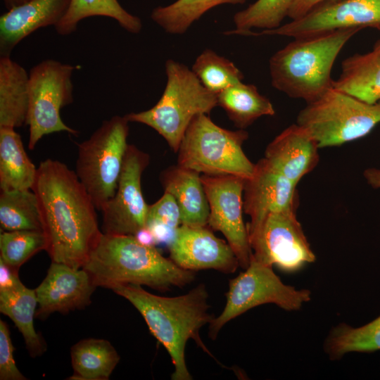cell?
Listing matches in <instances>:
<instances>
[{"label":"cell","mask_w":380,"mask_h":380,"mask_svg":"<svg viewBox=\"0 0 380 380\" xmlns=\"http://www.w3.org/2000/svg\"><path fill=\"white\" fill-rule=\"evenodd\" d=\"M32 189L38 200L45 251L53 262L82 268L103 233L90 195L75 172L52 159L40 163Z\"/></svg>","instance_id":"6da1fadb"},{"label":"cell","mask_w":380,"mask_h":380,"mask_svg":"<svg viewBox=\"0 0 380 380\" xmlns=\"http://www.w3.org/2000/svg\"><path fill=\"white\" fill-rule=\"evenodd\" d=\"M112 290L139 312L150 332L165 347L175 367L172 380L193 379L185 360L188 340L193 339L213 357L199 334L201 329L215 318L209 312V296L204 284L175 297L154 295L134 284L119 285Z\"/></svg>","instance_id":"7a4b0ae2"},{"label":"cell","mask_w":380,"mask_h":380,"mask_svg":"<svg viewBox=\"0 0 380 380\" xmlns=\"http://www.w3.org/2000/svg\"><path fill=\"white\" fill-rule=\"evenodd\" d=\"M94 285L113 288L119 285H145L158 291L182 288L196 274L177 266L155 248L139 242L133 235L102 233L99 242L82 267Z\"/></svg>","instance_id":"3957f363"},{"label":"cell","mask_w":380,"mask_h":380,"mask_svg":"<svg viewBox=\"0 0 380 380\" xmlns=\"http://www.w3.org/2000/svg\"><path fill=\"white\" fill-rule=\"evenodd\" d=\"M360 30H338L294 38L270 58L272 85L306 103L317 99L333 87L334 63L347 42Z\"/></svg>","instance_id":"277c9868"},{"label":"cell","mask_w":380,"mask_h":380,"mask_svg":"<svg viewBox=\"0 0 380 380\" xmlns=\"http://www.w3.org/2000/svg\"><path fill=\"white\" fill-rule=\"evenodd\" d=\"M165 66L167 82L159 101L148 110L125 117L151 127L177 152L192 120L217 106V94L208 90L186 65L168 59Z\"/></svg>","instance_id":"5b68a950"},{"label":"cell","mask_w":380,"mask_h":380,"mask_svg":"<svg viewBox=\"0 0 380 380\" xmlns=\"http://www.w3.org/2000/svg\"><path fill=\"white\" fill-rule=\"evenodd\" d=\"M245 129L228 130L215 124L207 114L196 116L181 141L177 165L207 175L250 178L255 164L244 153Z\"/></svg>","instance_id":"8992f818"},{"label":"cell","mask_w":380,"mask_h":380,"mask_svg":"<svg viewBox=\"0 0 380 380\" xmlns=\"http://www.w3.org/2000/svg\"><path fill=\"white\" fill-rule=\"evenodd\" d=\"M319 148L340 146L367 135L380 123V101L368 103L333 87L298 113Z\"/></svg>","instance_id":"52a82bcc"},{"label":"cell","mask_w":380,"mask_h":380,"mask_svg":"<svg viewBox=\"0 0 380 380\" xmlns=\"http://www.w3.org/2000/svg\"><path fill=\"white\" fill-rule=\"evenodd\" d=\"M129 121L115 115L78 144L75 173L96 209L115 195L128 146Z\"/></svg>","instance_id":"ba28073f"},{"label":"cell","mask_w":380,"mask_h":380,"mask_svg":"<svg viewBox=\"0 0 380 380\" xmlns=\"http://www.w3.org/2000/svg\"><path fill=\"white\" fill-rule=\"evenodd\" d=\"M226 298L222 312L209 324L208 335L212 340L227 322L255 307L272 303L284 310H298L310 300L311 292L285 284L272 266L251 255L244 271L229 280Z\"/></svg>","instance_id":"9c48e42d"},{"label":"cell","mask_w":380,"mask_h":380,"mask_svg":"<svg viewBox=\"0 0 380 380\" xmlns=\"http://www.w3.org/2000/svg\"><path fill=\"white\" fill-rule=\"evenodd\" d=\"M75 67L53 59L33 66L29 73L30 101L26 125H29L28 148H34L45 135L78 132L65 125L61 118L62 108L73 101L72 75Z\"/></svg>","instance_id":"30bf717a"},{"label":"cell","mask_w":380,"mask_h":380,"mask_svg":"<svg viewBox=\"0 0 380 380\" xmlns=\"http://www.w3.org/2000/svg\"><path fill=\"white\" fill-rule=\"evenodd\" d=\"M248 234L252 257L265 265L292 272L315 261L296 210L272 213Z\"/></svg>","instance_id":"8fae6325"},{"label":"cell","mask_w":380,"mask_h":380,"mask_svg":"<svg viewBox=\"0 0 380 380\" xmlns=\"http://www.w3.org/2000/svg\"><path fill=\"white\" fill-rule=\"evenodd\" d=\"M208 198V226L223 234L243 270L250 264L252 250L243 219L245 179L234 175H201Z\"/></svg>","instance_id":"7c38bea8"},{"label":"cell","mask_w":380,"mask_h":380,"mask_svg":"<svg viewBox=\"0 0 380 380\" xmlns=\"http://www.w3.org/2000/svg\"><path fill=\"white\" fill-rule=\"evenodd\" d=\"M149 156L128 144L115 195L103 206V233L133 235L146 227L149 205L141 186V175Z\"/></svg>","instance_id":"4fadbf2b"},{"label":"cell","mask_w":380,"mask_h":380,"mask_svg":"<svg viewBox=\"0 0 380 380\" xmlns=\"http://www.w3.org/2000/svg\"><path fill=\"white\" fill-rule=\"evenodd\" d=\"M367 27L380 29V0H338L319 5L303 16L272 30L245 36L280 35L293 38Z\"/></svg>","instance_id":"5bb4252c"},{"label":"cell","mask_w":380,"mask_h":380,"mask_svg":"<svg viewBox=\"0 0 380 380\" xmlns=\"http://www.w3.org/2000/svg\"><path fill=\"white\" fill-rule=\"evenodd\" d=\"M297 184L263 158L255 164L252 176L245 179L243 211L251 218L248 234L255 229L272 213L297 210Z\"/></svg>","instance_id":"9a60e30c"},{"label":"cell","mask_w":380,"mask_h":380,"mask_svg":"<svg viewBox=\"0 0 380 380\" xmlns=\"http://www.w3.org/2000/svg\"><path fill=\"white\" fill-rule=\"evenodd\" d=\"M170 258L179 267L190 270H215L234 273L239 266L231 246L217 238L207 226L181 224L167 246Z\"/></svg>","instance_id":"2e32d148"},{"label":"cell","mask_w":380,"mask_h":380,"mask_svg":"<svg viewBox=\"0 0 380 380\" xmlns=\"http://www.w3.org/2000/svg\"><path fill=\"white\" fill-rule=\"evenodd\" d=\"M89 274L63 263L51 262L46 277L34 289L37 309L35 317L82 309L89 305L96 289Z\"/></svg>","instance_id":"e0dca14e"},{"label":"cell","mask_w":380,"mask_h":380,"mask_svg":"<svg viewBox=\"0 0 380 380\" xmlns=\"http://www.w3.org/2000/svg\"><path fill=\"white\" fill-rule=\"evenodd\" d=\"M71 0H30L0 17V56H10L23 39L35 30L54 27L68 11Z\"/></svg>","instance_id":"ac0fdd59"},{"label":"cell","mask_w":380,"mask_h":380,"mask_svg":"<svg viewBox=\"0 0 380 380\" xmlns=\"http://www.w3.org/2000/svg\"><path fill=\"white\" fill-rule=\"evenodd\" d=\"M319 148L310 132L296 123L284 129L267 145L265 158L298 184L317 165Z\"/></svg>","instance_id":"d6986e66"},{"label":"cell","mask_w":380,"mask_h":380,"mask_svg":"<svg viewBox=\"0 0 380 380\" xmlns=\"http://www.w3.org/2000/svg\"><path fill=\"white\" fill-rule=\"evenodd\" d=\"M160 181L179 206L182 224L208 225L210 208L199 172L177 165L165 170Z\"/></svg>","instance_id":"ffe728a7"},{"label":"cell","mask_w":380,"mask_h":380,"mask_svg":"<svg viewBox=\"0 0 380 380\" xmlns=\"http://www.w3.org/2000/svg\"><path fill=\"white\" fill-rule=\"evenodd\" d=\"M333 87L368 103L380 101V39L365 53H355L341 63Z\"/></svg>","instance_id":"44dd1931"},{"label":"cell","mask_w":380,"mask_h":380,"mask_svg":"<svg viewBox=\"0 0 380 380\" xmlns=\"http://www.w3.org/2000/svg\"><path fill=\"white\" fill-rule=\"evenodd\" d=\"M29 101V74L10 56H0V127L26 125Z\"/></svg>","instance_id":"7402d4cb"},{"label":"cell","mask_w":380,"mask_h":380,"mask_svg":"<svg viewBox=\"0 0 380 380\" xmlns=\"http://www.w3.org/2000/svg\"><path fill=\"white\" fill-rule=\"evenodd\" d=\"M37 306L34 289L26 287L21 281L13 288L0 290V312L15 324L33 357L42 355L46 350L45 341L34 327Z\"/></svg>","instance_id":"603a6c76"},{"label":"cell","mask_w":380,"mask_h":380,"mask_svg":"<svg viewBox=\"0 0 380 380\" xmlns=\"http://www.w3.org/2000/svg\"><path fill=\"white\" fill-rule=\"evenodd\" d=\"M37 172L15 129L0 127L1 191L32 189Z\"/></svg>","instance_id":"cb8c5ba5"},{"label":"cell","mask_w":380,"mask_h":380,"mask_svg":"<svg viewBox=\"0 0 380 380\" xmlns=\"http://www.w3.org/2000/svg\"><path fill=\"white\" fill-rule=\"evenodd\" d=\"M70 357L75 380H107L120 359L108 341L94 338L73 345Z\"/></svg>","instance_id":"d4e9b609"},{"label":"cell","mask_w":380,"mask_h":380,"mask_svg":"<svg viewBox=\"0 0 380 380\" xmlns=\"http://www.w3.org/2000/svg\"><path fill=\"white\" fill-rule=\"evenodd\" d=\"M217 106L225 110L234 125L241 129H245L260 117L275 114L271 101L255 85L243 82L217 94Z\"/></svg>","instance_id":"484cf974"},{"label":"cell","mask_w":380,"mask_h":380,"mask_svg":"<svg viewBox=\"0 0 380 380\" xmlns=\"http://www.w3.org/2000/svg\"><path fill=\"white\" fill-rule=\"evenodd\" d=\"M91 16H105L118 21L126 31L137 34L142 28L141 19L127 12L118 0H71L67 13L55 26L58 34L74 32L82 20Z\"/></svg>","instance_id":"4316f807"},{"label":"cell","mask_w":380,"mask_h":380,"mask_svg":"<svg viewBox=\"0 0 380 380\" xmlns=\"http://www.w3.org/2000/svg\"><path fill=\"white\" fill-rule=\"evenodd\" d=\"M324 349L332 360H339L349 353L380 350V315L358 327L345 323L338 324L326 338Z\"/></svg>","instance_id":"83f0119b"},{"label":"cell","mask_w":380,"mask_h":380,"mask_svg":"<svg viewBox=\"0 0 380 380\" xmlns=\"http://www.w3.org/2000/svg\"><path fill=\"white\" fill-rule=\"evenodd\" d=\"M1 231H42L37 197L32 189L1 191Z\"/></svg>","instance_id":"f1b7e54d"},{"label":"cell","mask_w":380,"mask_h":380,"mask_svg":"<svg viewBox=\"0 0 380 380\" xmlns=\"http://www.w3.org/2000/svg\"><path fill=\"white\" fill-rule=\"evenodd\" d=\"M246 0H177L153 8L152 20L172 34L185 33L206 12L222 4H243Z\"/></svg>","instance_id":"f546056e"},{"label":"cell","mask_w":380,"mask_h":380,"mask_svg":"<svg viewBox=\"0 0 380 380\" xmlns=\"http://www.w3.org/2000/svg\"><path fill=\"white\" fill-rule=\"evenodd\" d=\"M296 0H257L233 17L236 29L224 34H242L252 29L272 30L281 25Z\"/></svg>","instance_id":"4dcf8cb0"},{"label":"cell","mask_w":380,"mask_h":380,"mask_svg":"<svg viewBox=\"0 0 380 380\" xmlns=\"http://www.w3.org/2000/svg\"><path fill=\"white\" fill-rule=\"evenodd\" d=\"M191 70L210 91H222L243 81L240 70L229 59L206 49L196 58Z\"/></svg>","instance_id":"1f68e13d"},{"label":"cell","mask_w":380,"mask_h":380,"mask_svg":"<svg viewBox=\"0 0 380 380\" xmlns=\"http://www.w3.org/2000/svg\"><path fill=\"white\" fill-rule=\"evenodd\" d=\"M46 248V239L42 231H2L0 234V259L16 271Z\"/></svg>","instance_id":"d6a6232c"},{"label":"cell","mask_w":380,"mask_h":380,"mask_svg":"<svg viewBox=\"0 0 380 380\" xmlns=\"http://www.w3.org/2000/svg\"><path fill=\"white\" fill-rule=\"evenodd\" d=\"M181 224L179 206L170 194L164 192L158 201L149 205L146 227L154 235L157 244L168 246Z\"/></svg>","instance_id":"836d02e7"},{"label":"cell","mask_w":380,"mask_h":380,"mask_svg":"<svg viewBox=\"0 0 380 380\" xmlns=\"http://www.w3.org/2000/svg\"><path fill=\"white\" fill-rule=\"evenodd\" d=\"M13 346L9 329L0 320V379L25 380L26 377L18 369L13 358Z\"/></svg>","instance_id":"e575fe53"},{"label":"cell","mask_w":380,"mask_h":380,"mask_svg":"<svg viewBox=\"0 0 380 380\" xmlns=\"http://www.w3.org/2000/svg\"><path fill=\"white\" fill-rule=\"evenodd\" d=\"M336 1L338 0H296L288 17L291 20L299 18L319 5Z\"/></svg>","instance_id":"d590c367"},{"label":"cell","mask_w":380,"mask_h":380,"mask_svg":"<svg viewBox=\"0 0 380 380\" xmlns=\"http://www.w3.org/2000/svg\"><path fill=\"white\" fill-rule=\"evenodd\" d=\"M20 281L18 271L15 270L0 259V290L13 288Z\"/></svg>","instance_id":"8d00e7d4"},{"label":"cell","mask_w":380,"mask_h":380,"mask_svg":"<svg viewBox=\"0 0 380 380\" xmlns=\"http://www.w3.org/2000/svg\"><path fill=\"white\" fill-rule=\"evenodd\" d=\"M134 236L139 242L144 245L148 246H155L157 245V241L154 235L146 227L139 230L135 234Z\"/></svg>","instance_id":"74e56055"},{"label":"cell","mask_w":380,"mask_h":380,"mask_svg":"<svg viewBox=\"0 0 380 380\" xmlns=\"http://www.w3.org/2000/svg\"><path fill=\"white\" fill-rule=\"evenodd\" d=\"M367 184L374 189H380V169L369 167L363 172Z\"/></svg>","instance_id":"f35d334b"},{"label":"cell","mask_w":380,"mask_h":380,"mask_svg":"<svg viewBox=\"0 0 380 380\" xmlns=\"http://www.w3.org/2000/svg\"><path fill=\"white\" fill-rule=\"evenodd\" d=\"M30 0H3L5 6L9 10L13 7L21 5Z\"/></svg>","instance_id":"ab89813d"},{"label":"cell","mask_w":380,"mask_h":380,"mask_svg":"<svg viewBox=\"0 0 380 380\" xmlns=\"http://www.w3.org/2000/svg\"><path fill=\"white\" fill-rule=\"evenodd\" d=\"M379 30L380 31V29H379Z\"/></svg>","instance_id":"60d3db41"}]
</instances>
